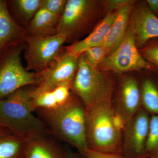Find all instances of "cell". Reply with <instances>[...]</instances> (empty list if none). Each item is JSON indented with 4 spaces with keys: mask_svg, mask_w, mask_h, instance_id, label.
Instances as JSON below:
<instances>
[{
    "mask_svg": "<svg viewBox=\"0 0 158 158\" xmlns=\"http://www.w3.org/2000/svg\"><path fill=\"white\" fill-rule=\"evenodd\" d=\"M25 42L7 49L0 56V100L27 86L37 84V73L23 66L21 55Z\"/></svg>",
    "mask_w": 158,
    "mask_h": 158,
    "instance_id": "cell-6",
    "label": "cell"
},
{
    "mask_svg": "<svg viewBox=\"0 0 158 158\" xmlns=\"http://www.w3.org/2000/svg\"><path fill=\"white\" fill-rule=\"evenodd\" d=\"M122 125L113 113L111 100L96 104L87 112L86 138L88 149L121 154Z\"/></svg>",
    "mask_w": 158,
    "mask_h": 158,
    "instance_id": "cell-3",
    "label": "cell"
},
{
    "mask_svg": "<svg viewBox=\"0 0 158 158\" xmlns=\"http://www.w3.org/2000/svg\"><path fill=\"white\" fill-rule=\"evenodd\" d=\"M145 1L149 10L158 18V0H146Z\"/></svg>",
    "mask_w": 158,
    "mask_h": 158,
    "instance_id": "cell-29",
    "label": "cell"
},
{
    "mask_svg": "<svg viewBox=\"0 0 158 158\" xmlns=\"http://www.w3.org/2000/svg\"><path fill=\"white\" fill-rule=\"evenodd\" d=\"M71 84H62L57 86L52 90L59 106L68 101L71 94Z\"/></svg>",
    "mask_w": 158,
    "mask_h": 158,
    "instance_id": "cell-26",
    "label": "cell"
},
{
    "mask_svg": "<svg viewBox=\"0 0 158 158\" xmlns=\"http://www.w3.org/2000/svg\"><path fill=\"white\" fill-rule=\"evenodd\" d=\"M129 25L134 32L138 49L148 40L158 38V18L149 10L145 1H136Z\"/></svg>",
    "mask_w": 158,
    "mask_h": 158,
    "instance_id": "cell-12",
    "label": "cell"
},
{
    "mask_svg": "<svg viewBox=\"0 0 158 158\" xmlns=\"http://www.w3.org/2000/svg\"><path fill=\"white\" fill-rule=\"evenodd\" d=\"M65 158H81L77 154L75 153L71 150L69 148L65 149Z\"/></svg>",
    "mask_w": 158,
    "mask_h": 158,
    "instance_id": "cell-30",
    "label": "cell"
},
{
    "mask_svg": "<svg viewBox=\"0 0 158 158\" xmlns=\"http://www.w3.org/2000/svg\"><path fill=\"white\" fill-rule=\"evenodd\" d=\"M36 111L49 133L73 145L82 155L88 149L87 111L81 100L72 91L70 98L64 105L55 109Z\"/></svg>",
    "mask_w": 158,
    "mask_h": 158,
    "instance_id": "cell-1",
    "label": "cell"
},
{
    "mask_svg": "<svg viewBox=\"0 0 158 158\" xmlns=\"http://www.w3.org/2000/svg\"><path fill=\"white\" fill-rule=\"evenodd\" d=\"M98 68L115 75L138 72L144 69L158 71L156 66L146 61L140 54L130 25L120 45L112 54L107 56Z\"/></svg>",
    "mask_w": 158,
    "mask_h": 158,
    "instance_id": "cell-8",
    "label": "cell"
},
{
    "mask_svg": "<svg viewBox=\"0 0 158 158\" xmlns=\"http://www.w3.org/2000/svg\"><path fill=\"white\" fill-rule=\"evenodd\" d=\"M26 140L0 125V158H25Z\"/></svg>",
    "mask_w": 158,
    "mask_h": 158,
    "instance_id": "cell-19",
    "label": "cell"
},
{
    "mask_svg": "<svg viewBox=\"0 0 158 158\" xmlns=\"http://www.w3.org/2000/svg\"></svg>",
    "mask_w": 158,
    "mask_h": 158,
    "instance_id": "cell-31",
    "label": "cell"
},
{
    "mask_svg": "<svg viewBox=\"0 0 158 158\" xmlns=\"http://www.w3.org/2000/svg\"><path fill=\"white\" fill-rule=\"evenodd\" d=\"M27 34L10 14L7 1L0 0V56L7 49L25 43Z\"/></svg>",
    "mask_w": 158,
    "mask_h": 158,
    "instance_id": "cell-13",
    "label": "cell"
},
{
    "mask_svg": "<svg viewBox=\"0 0 158 158\" xmlns=\"http://www.w3.org/2000/svg\"><path fill=\"white\" fill-rule=\"evenodd\" d=\"M141 107L151 115H158V71L144 69L138 72Z\"/></svg>",
    "mask_w": 158,
    "mask_h": 158,
    "instance_id": "cell-15",
    "label": "cell"
},
{
    "mask_svg": "<svg viewBox=\"0 0 158 158\" xmlns=\"http://www.w3.org/2000/svg\"><path fill=\"white\" fill-rule=\"evenodd\" d=\"M138 50L146 61L158 69V38L148 40Z\"/></svg>",
    "mask_w": 158,
    "mask_h": 158,
    "instance_id": "cell-24",
    "label": "cell"
},
{
    "mask_svg": "<svg viewBox=\"0 0 158 158\" xmlns=\"http://www.w3.org/2000/svg\"><path fill=\"white\" fill-rule=\"evenodd\" d=\"M135 2L119 10L116 19L108 31L104 40L100 46L105 49L107 56L115 51L124 39L129 25L130 17L133 7Z\"/></svg>",
    "mask_w": 158,
    "mask_h": 158,
    "instance_id": "cell-16",
    "label": "cell"
},
{
    "mask_svg": "<svg viewBox=\"0 0 158 158\" xmlns=\"http://www.w3.org/2000/svg\"><path fill=\"white\" fill-rule=\"evenodd\" d=\"M25 158H65V151L45 135L26 140Z\"/></svg>",
    "mask_w": 158,
    "mask_h": 158,
    "instance_id": "cell-17",
    "label": "cell"
},
{
    "mask_svg": "<svg viewBox=\"0 0 158 158\" xmlns=\"http://www.w3.org/2000/svg\"><path fill=\"white\" fill-rule=\"evenodd\" d=\"M105 16L99 0H68L59 19L57 34L66 36L70 44L90 34Z\"/></svg>",
    "mask_w": 158,
    "mask_h": 158,
    "instance_id": "cell-5",
    "label": "cell"
},
{
    "mask_svg": "<svg viewBox=\"0 0 158 158\" xmlns=\"http://www.w3.org/2000/svg\"><path fill=\"white\" fill-rule=\"evenodd\" d=\"M68 0H44L41 8L59 18L63 14Z\"/></svg>",
    "mask_w": 158,
    "mask_h": 158,
    "instance_id": "cell-25",
    "label": "cell"
},
{
    "mask_svg": "<svg viewBox=\"0 0 158 158\" xmlns=\"http://www.w3.org/2000/svg\"><path fill=\"white\" fill-rule=\"evenodd\" d=\"M150 116L141 107L125 124L121 139V155L123 157L146 158L145 147Z\"/></svg>",
    "mask_w": 158,
    "mask_h": 158,
    "instance_id": "cell-11",
    "label": "cell"
},
{
    "mask_svg": "<svg viewBox=\"0 0 158 158\" xmlns=\"http://www.w3.org/2000/svg\"><path fill=\"white\" fill-rule=\"evenodd\" d=\"M31 86L20 88L0 100V125L26 140L49 133L44 123L33 115Z\"/></svg>",
    "mask_w": 158,
    "mask_h": 158,
    "instance_id": "cell-2",
    "label": "cell"
},
{
    "mask_svg": "<svg viewBox=\"0 0 158 158\" xmlns=\"http://www.w3.org/2000/svg\"><path fill=\"white\" fill-rule=\"evenodd\" d=\"M60 18L41 8L27 28V34L42 36L57 34Z\"/></svg>",
    "mask_w": 158,
    "mask_h": 158,
    "instance_id": "cell-20",
    "label": "cell"
},
{
    "mask_svg": "<svg viewBox=\"0 0 158 158\" xmlns=\"http://www.w3.org/2000/svg\"><path fill=\"white\" fill-rule=\"evenodd\" d=\"M25 42L26 69L38 73L45 69L62 53L67 42L66 36L61 33L53 35L27 34Z\"/></svg>",
    "mask_w": 158,
    "mask_h": 158,
    "instance_id": "cell-7",
    "label": "cell"
},
{
    "mask_svg": "<svg viewBox=\"0 0 158 158\" xmlns=\"http://www.w3.org/2000/svg\"><path fill=\"white\" fill-rule=\"evenodd\" d=\"M115 82V74L90 66L81 54L71 90L81 100L87 112L99 102L111 100Z\"/></svg>",
    "mask_w": 158,
    "mask_h": 158,
    "instance_id": "cell-4",
    "label": "cell"
},
{
    "mask_svg": "<svg viewBox=\"0 0 158 158\" xmlns=\"http://www.w3.org/2000/svg\"><path fill=\"white\" fill-rule=\"evenodd\" d=\"M65 48V46H64ZM78 59L65 50L44 70L37 73V83L31 86V98L40 93L53 90L62 84H71L76 73Z\"/></svg>",
    "mask_w": 158,
    "mask_h": 158,
    "instance_id": "cell-10",
    "label": "cell"
},
{
    "mask_svg": "<svg viewBox=\"0 0 158 158\" xmlns=\"http://www.w3.org/2000/svg\"><path fill=\"white\" fill-rule=\"evenodd\" d=\"M82 54L84 55L88 64L94 68H98L107 56L105 49L99 46L89 48Z\"/></svg>",
    "mask_w": 158,
    "mask_h": 158,
    "instance_id": "cell-23",
    "label": "cell"
},
{
    "mask_svg": "<svg viewBox=\"0 0 158 158\" xmlns=\"http://www.w3.org/2000/svg\"><path fill=\"white\" fill-rule=\"evenodd\" d=\"M146 158H158V115H151L146 147Z\"/></svg>",
    "mask_w": 158,
    "mask_h": 158,
    "instance_id": "cell-21",
    "label": "cell"
},
{
    "mask_svg": "<svg viewBox=\"0 0 158 158\" xmlns=\"http://www.w3.org/2000/svg\"><path fill=\"white\" fill-rule=\"evenodd\" d=\"M111 103L114 115L123 127L141 107L138 72L116 75Z\"/></svg>",
    "mask_w": 158,
    "mask_h": 158,
    "instance_id": "cell-9",
    "label": "cell"
},
{
    "mask_svg": "<svg viewBox=\"0 0 158 158\" xmlns=\"http://www.w3.org/2000/svg\"><path fill=\"white\" fill-rule=\"evenodd\" d=\"M135 2V0H102V4L106 15L111 11L120 10Z\"/></svg>",
    "mask_w": 158,
    "mask_h": 158,
    "instance_id": "cell-27",
    "label": "cell"
},
{
    "mask_svg": "<svg viewBox=\"0 0 158 158\" xmlns=\"http://www.w3.org/2000/svg\"><path fill=\"white\" fill-rule=\"evenodd\" d=\"M118 11L119 10L113 11L106 15L97 24L87 37L65 46V51L69 53L79 57L87 49L94 46H100L116 19Z\"/></svg>",
    "mask_w": 158,
    "mask_h": 158,
    "instance_id": "cell-14",
    "label": "cell"
},
{
    "mask_svg": "<svg viewBox=\"0 0 158 158\" xmlns=\"http://www.w3.org/2000/svg\"><path fill=\"white\" fill-rule=\"evenodd\" d=\"M82 156L85 158H125L119 154L94 151L88 149Z\"/></svg>",
    "mask_w": 158,
    "mask_h": 158,
    "instance_id": "cell-28",
    "label": "cell"
},
{
    "mask_svg": "<svg viewBox=\"0 0 158 158\" xmlns=\"http://www.w3.org/2000/svg\"><path fill=\"white\" fill-rule=\"evenodd\" d=\"M31 110H51L59 107L52 90L44 91L31 98Z\"/></svg>",
    "mask_w": 158,
    "mask_h": 158,
    "instance_id": "cell-22",
    "label": "cell"
},
{
    "mask_svg": "<svg viewBox=\"0 0 158 158\" xmlns=\"http://www.w3.org/2000/svg\"><path fill=\"white\" fill-rule=\"evenodd\" d=\"M44 0H9L8 9L11 16L26 29L42 6Z\"/></svg>",
    "mask_w": 158,
    "mask_h": 158,
    "instance_id": "cell-18",
    "label": "cell"
}]
</instances>
